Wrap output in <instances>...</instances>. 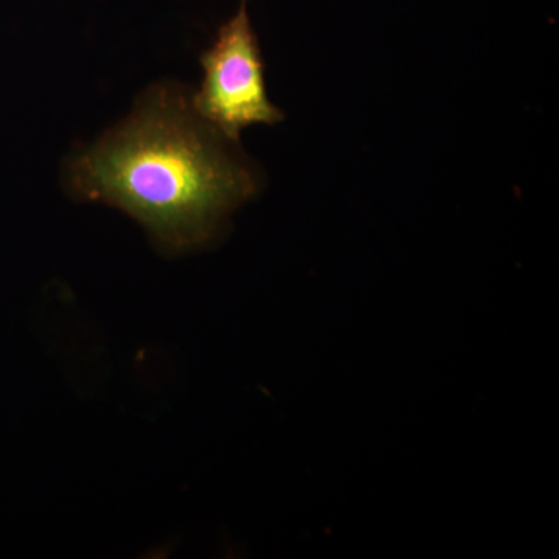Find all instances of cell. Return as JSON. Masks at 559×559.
I'll return each instance as SVG.
<instances>
[{"instance_id": "7a4b0ae2", "label": "cell", "mask_w": 559, "mask_h": 559, "mask_svg": "<svg viewBox=\"0 0 559 559\" xmlns=\"http://www.w3.org/2000/svg\"><path fill=\"white\" fill-rule=\"evenodd\" d=\"M204 80L194 94V112L227 140L237 142L252 124H275L285 114L272 105L264 84V62L250 24L248 5L221 27L212 49L201 57Z\"/></svg>"}, {"instance_id": "6da1fadb", "label": "cell", "mask_w": 559, "mask_h": 559, "mask_svg": "<svg viewBox=\"0 0 559 559\" xmlns=\"http://www.w3.org/2000/svg\"><path fill=\"white\" fill-rule=\"evenodd\" d=\"M224 140L178 94L157 91L72 162L70 187L84 200L123 210L162 248L193 249L257 189Z\"/></svg>"}]
</instances>
